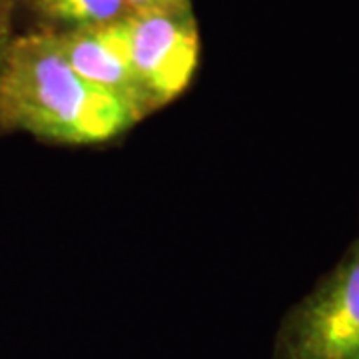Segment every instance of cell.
I'll list each match as a JSON object with an SVG mask.
<instances>
[{
    "label": "cell",
    "instance_id": "cell-1",
    "mask_svg": "<svg viewBox=\"0 0 359 359\" xmlns=\"http://www.w3.org/2000/svg\"><path fill=\"white\" fill-rule=\"evenodd\" d=\"M140 118L124 98L80 76L52 30L14 34L0 58V130L62 144H98Z\"/></svg>",
    "mask_w": 359,
    "mask_h": 359
},
{
    "label": "cell",
    "instance_id": "cell-2",
    "mask_svg": "<svg viewBox=\"0 0 359 359\" xmlns=\"http://www.w3.org/2000/svg\"><path fill=\"white\" fill-rule=\"evenodd\" d=\"M273 359H359V240L283 318Z\"/></svg>",
    "mask_w": 359,
    "mask_h": 359
},
{
    "label": "cell",
    "instance_id": "cell-3",
    "mask_svg": "<svg viewBox=\"0 0 359 359\" xmlns=\"http://www.w3.org/2000/svg\"><path fill=\"white\" fill-rule=\"evenodd\" d=\"M130 56L152 110L188 88L198 68L200 39L190 6H160L124 14Z\"/></svg>",
    "mask_w": 359,
    "mask_h": 359
},
{
    "label": "cell",
    "instance_id": "cell-4",
    "mask_svg": "<svg viewBox=\"0 0 359 359\" xmlns=\"http://www.w3.org/2000/svg\"><path fill=\"white\" fill-rule=\"evenodd\" d=\"M66 60L84 80L130 102L142 116L152 110L128 58L110 48L94 26L56 32Z\"/></svg>",
    "mask_w": 359,
    "mask_h": 359
},
{
    "label": "cell",
    "instance_id": "cell-5",
    "mask_svg": "<svg viewBox=\"0 0 359 359\" xmlns=\"http://www.w3.org/2000/svg\"><path fill=\"white\" fill-rule=\"evenodd\" d=\"M34 8L52 22L72 28L106 25L126 14L124 0H34Z\"/></svg>",
    "mask_w": 359,
    "mask_h": 359
},
{
    "label": "cell",
    "instance_id": "cell-6",
    "mask_svg": "<svg viewBox=\"0 0 359 359\" xmlns=\"http://www.w3.org/2000/svg\"><path fill=\"white\" fill-rule=\"evenodd\" d=\"M25 2H28V0H0V58L6 50L8 42L16 34L14 32L16 14Z\"/></svg>",
    "mask_w": 359,
    "mask_h": 359
},
{
    "label": "cell",
    "instance_id": "cell-7",
    "mask_svg": "<svg viewBox=\"0 0 359 359\" xmlns=\"http://www.w3.org/2000/svg\"><path fill=\"white\" fill-rule=\"evenodd\" d=\"M126 11H146V8H160V6H180L188 4V0H124Z\"/></svg>",
    "mask_w": 359,
    "mask_h": 359
}]
</instances>
